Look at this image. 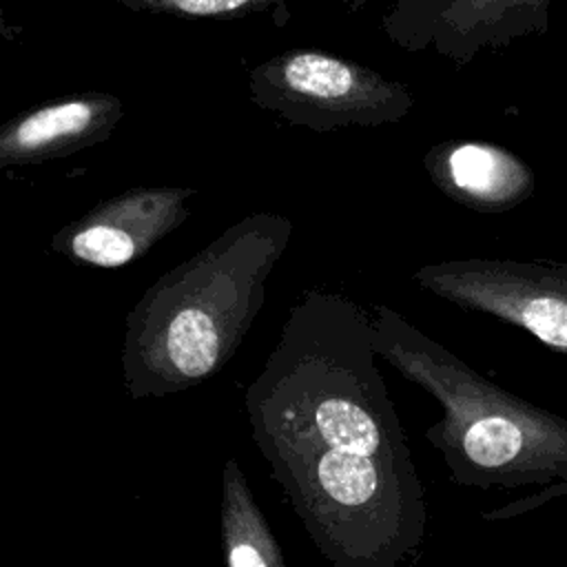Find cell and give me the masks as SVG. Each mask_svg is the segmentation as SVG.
Here are the masks:
<instances>
[{"label": "cell", "mask_w": 567, "mask_h": 567, "mask_svg": "<svg viewBox=\"0 0 567 567\" xmlns=\"http://www.w3.org/2000/svg\"><path fill=\"white\" fill-rule=\"evenodd\" d=\"M350 297L306 290L246 388L250 439L332 567H399L425 538V492Z\"/></svg>", "instance_id": "1"}, {"label": "cell", "mask_w": 567, "mask_h": 567, "mask_svg": "<svg viewBox=\"0 0 567 567\" xmlns=\"http://www.w3.org/2000/svg\"><path fill=\"white\" fill-rule=\"evenodd\" d=\"M292 221L252 213L157 277L124 319L122 379L131 399H159L217 374L266 301Z\"/></svg>", "instance_id": "2"}, {"label": "cell", "mask_w": 567, "mask_h": 567, "mask_svg": "<svg viewBox=\"0 0 567 567\" xmlns=\"http://www.w3.org/2000/svg\"><path fill=\"white\" fill-rule=\"evenodd\" d=\"M374 348L432 394L443 416L427 441L463 485H514L567 474V423L483 379L394 308H372Z\"/></svg>", "instance_id": "3"}, {"label": "cell", "mask_w": 567, "mask_h": 567, "mask_svg": "<svg viewBox=\"0 0 567 567\" xmlns=\"http://www.w3.org/2000/svg\"><path fill=\"white\" fill-rule=\"evenodd\" d=\"M248 93L257 106L317 133L399 122L414 106L403 82L312 49H290L252 66Z\"/></svg>", "instance_id": "4"}, {"label": "cell", "mask_w": 567, "mask_h": 567, "mask_svg": "<svg viewBox=\"0 0 567 567\" xmlns=\"http://www.w3.org/2000/svg\"><path fill=\"white\" fill-rule=\"evenodd\" d=\"M432 295L532 332L567 354V266L516 259H447L412 275Z\"/></svg>", "instance_id": "5"}, {"label": "cell", "mask_w": 567, "mask_h": 567, "mask_svg": "<svg viewBox=\"0 0 567 567\" xmlns=\"http://www.w3.org/2000/svg\"><path fill=\"white\" fill-rule=\"evenodd\" d=\"M195 193L193 186L128 188L60 228L51 248L84 266L122 268L184 224Z\"/></svg>", "instance_id": "6"}, {"label": "cell", "mask_w": 567, "mask_h": 567, "mask_svg": "<svg viewBox=\"0 0 567 567\" xmlns=\"http://www.w3.org/2000/svg\"><path fill=\"white\" fill-rule=\"evenodd\" d=\"M547 4L549 0H396L383 29L405 49L434 47L463 62L505 33L514 18L540 13Z\"/></svg>", "instance_id": "7"}, {"label": "cell", "mask_w": 567, "mask_h": 567, "mask_svg": "<svg viewBox=\"0 0 567 567\" xmlns=\"http://www.w3.org/2000/svg\"><path fill=\"white\" fill-rule=\"evenodd\" d=\"M124 115L111 93L69 95L16 115L0 128V166H29L106 140Z\"/></svg>", "instance_id": "8"}, {"label": "cell", "mask_w": 567, "mask_h": 567, "mask_svg": "<svg viewBox=\"0 0 567 567\" xmlns=\"http://www.w3.org/2000/svg\"><path fill=\"white\" fill-rule=\"evenodd\" d=\"M423 164L439 190L483 213L509 210L534 190L529 166L507 148L487 142L439 144Z\"/></svg>", "instance_id": "9"}, {"label": "cell", "mask_w": 567, "mask_h": 567, "mask_svg": "<svg viewBox=\"0 0 567 567\" xmlns=\"http://www.w3.org/2000/svg\"><path fill=\"white\" fill-rule=\"evenodd\" d=\"M219 523L226 567H288L237 458L224 463Z\"/></svg>", "instance_id": "10"}, {"label": "cell", "mask_w": 567, "mask_h": 567, "mask_svg": "<svg viewBox=\"0 0 567 567\" xmlns=\"http://www.w3.org/2000/svg\"><path fill=\"white\" fill-rule=\"evenodd\" d=\"M133 11L168 13L182 18H221L255 7L257 0H115Z\"/></svg>", "instance_id": "11"}, {"label": "cell", "mask_w": 567, "mask_h": 567, "mask_svg": "<svg viewBox=\"0 0 567 567\" xmlns=\"http://www.w3.org/2000/svg\"><path fill=\"white\" fill-rule=\"evenodd\" d=\"M363 2H365V0H354V2H352V7H354V9H357V7H361V4H363Z\"/></svg>", "instance_id": "12"}, {"label": "cell", "mask_w": 567, "mask_h": 567, "mask_svg": "<svg viewBox=\"0 0 567 567\" xmlns=\"http://www.w3.org/2000/svg\"><path fill=\"white\" fill-rule=\"evenodd\" d=\"M259 2H261V0H257V4H259ZM343 2H348V4L352 7V2H354V0H343Z\"/></svg>", "instance_id": "13"}]
</instances>
